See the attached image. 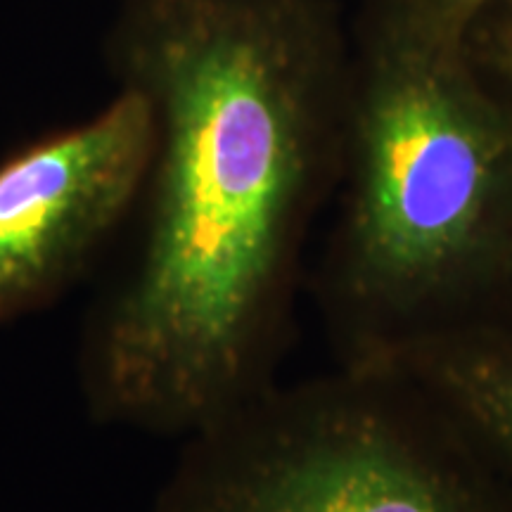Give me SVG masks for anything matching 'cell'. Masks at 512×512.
I'll list each match as a JSON object with an SVG mask.
<instances>
[{"label":"cell","mask_w":512,"mask_h":512,"mask_svg":"<svg viewBox=\"0 0 512 512\" xmlns=\"http://www.w3.org/2000/svg\"><path fill=\"white\" fill-rule=\"evenodd\" d=\"M470 48L491 81L512 100V5L479 19L470 34Z\"/></svg>","instance_id":"cell-7"},{"label":"cell","mask_w":512,"mask_h":512,"mask_svg":"<svg viewBox=\"0 0 512 512\" xmlns=\"http://www.w3.org/2000/svg\"><path fill=\"white\" fill-rule=\"evenodd\" d=\"M313 292L337 363L484 328L512 266V100L470 41L361 22Z\"/></svg>","instance_id":"cell-2"},{"label":"cell","mask_w":512,"mask_h":512,"mask_svg":"<svg viewBox=\"0 0 512 512\" xmlns=\"http://www.w3.org/2000/svg\"><path fill=\"white\" fill-rule=\"evenodd\" d=\"M150 512H512V482L406 370L337 363L183 437Z\"/></svg>","instance_id":"cell-3"},{"label":"cell","mask_w":512,"mask_h":512,"mask_svg":"<svg viewBox=\"0 0 512 512\" xmlns=\"http://www.w3.org/2000/svg\"><path fill=\"white\" fill-rule=\"evenodd\" d=\"M354 36L335 0H121L117 88L155 112L143 230L83 332L98 422L183 439L278 380L342 162Z\"/></svg>","instance_id":"cell-1"},{"label":"cell","mask_w":512,"mask_h":512,"mask_svg":"<svg viewBox=\"0 0 512 512\" xmlns=\"http://www.w3.org/2000/svg\"><path fill=\"white\" fill-rule=\"evenodd\" d=\"M382 366L413 375L512 482V332L465 330Z\"/></svg>","instance_id":"cell-5"},{"label":"cell","mask_w":512,"mask_h":512,"mask_svg":"<svg viewBox=\"0 0 512 512\" xmlns=\"http://www.w3.org/2000/svg\"><path fill=\"white\" fill-rule=\"evenodd\" d=\"M508 5L512 0H368L363 22L430 41L463 43L479 19Z\"/></svg>","instance_id":"cell-6"},{"label":"cell","mask_w":512,"mask_h":512,"mask_svg":"<svg viewBox=\"0 0 512 512\" xmlns=\"http://www.w3.org/2000/svg\"><path fill=\"white\" fill-rule=\"evenodd\" d=\"M484 328H498V330L512 332V266H510L508 280H505L503 285L501 299H498L494 318H491V323L484 325Z\"/></svg>","instance_id":"cell-8"},{"label":"cell","mask_w":512,"mask_h":512,"mask_svg":"<svg viewBox=\"0 0 512 512\" xmlns=\"http://www.w3.org/2000/svg\"><path fill=\"white\" fill-rule=\"evenodd\" d=\"M155 112L117 88L98 114L0 164V325L53 302L143 197Z\"/></svg>","instance_id":"cell-4"}]
</instances>
